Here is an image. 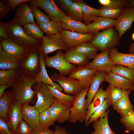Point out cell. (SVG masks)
I'll use <instances>...</instances> for the list:
<instances>
[{"label": "cell", "mask_w": 134, "mask_h": 134, "mask_svg": "<svg viewBox=\"0 0 134 134\" xmlns=\"http://www.w3.org/2000/svg\"><path fill=\"white\" fill-rule=\"evenodd\" d=\"M5 24L9 38L30 52L40 50L42 44L41 39L30 37L25 32L22 26L14 22L12 20L5 23Z\"/></svg>", "instance_id": "obj_1"}, {"label": "cell", "mask_w": 134, "mask_h": 134, "mask_svg": "<svg viewBox=\"0 0 134 134\" xmlns=\"http://www.w3.org/2000/svg\"><path fill=\"white\" fill-rule=\"evenodd\" d=\"M36 82L35 78L22 74L11 87L15 100L22 104H29L33 102L36 96L32 87Z\"/></svg>", "instance_id": "obj_2"}, {"label": "cell", "mask_w": 134, "mask_h": 134, "mask_svg": "<svg viewBox=\"0 0 134 134\" xmlns=\"http://www.w3.org/2000/svg\"><path fill=\"white\" fill-rule=\"evenodd\" d=\"M89 88L83 89L76 95L72 107L70 108L68 121L72 123L77 122L82 123L85 122L87 109L86 107V97Z\"/></svg>", "instance_id": "obj_3"}, {"label": "cell", "mask_w": 134, "mask_h": 134, "mask_svg": "<svg viewBox=\"0 0 134 134\" xmlns=\"http://www.w3.org/2000/svg\"><path fill=\"white\" fill-rule=\"evenodd\" d=\"M32 88L35 91L37 97L34 106L40 113L48 109L56 100L46 84L42 82H36Z\"/></svg>", "instance_id": "obj_4"}, {"label": "cell", "mask_w": 134, "mask_h": 134, "mask_svg": "<svg viewBox=\"0 0 134 134\" xmlns=\"http://www.w3.org/2000/svg\"><path fill=\"white\" fill-rule=\"evenodd\" d=\"M42 44L40 49L44 59L48 54L57 50L67 51L68 47L63 41L60 34H46L42 39Z\"/></svg>", "instance_id": "obj_5"}, {"label": "cell", "mask_w": 134, "mask_h": 134, "mask_svg": "<svg viewBox=\"0 0 134 134\" xmlns=\"http://www.w3.org/2000/svg\"><path fill=\"white\" fill-rule=\"evenodd\" d=\"M91 43L102 52L110 49L117 45V36L113 28L111 27L97 33Z\"/></svg>", "instance_id": "obj_6"}, {"label": "cell", "mask_w": 134, "mask_h": 134, "mask_svg": "<svg viewBox=\"0 0 134 134\" xmlns=\"http://www.w3.org/2000/svg\"><path fill=\"white\" fill-rule=\"evenodd\" d=\"M40 50L31 52L21 62L20 68L22 74L28 77H36L40 70Z\"/></svg>", "instance_id": "obj_7"}, {"label": "cell", "mask_w": 134, "mask_h": 134, "mask_svg": "<svg viewBox=\"0 0 134 134\" xmlns=\"http://www.w3.org/2000/svg\"><path fill=\"white\" fill-rule=\"evenodd\" d=\"M44 61L46 66L57 69L60 74L64 75L70 73L76 67L66 60L64 54L61 50L54 55L45 59Z\"/></svg>", "instance_id": "obj_8"}, {"label": "cell", "mask_w": 134, "mask_h": 134, "mask_svg": "<svg viewBox=\"0 0 134 134\" xmlns=\"http://www.w3.org/2000/svg\"><path fill=\"white\" fill-rule=\"evenodd\" d=\"M41 8L47 14L51 20L61 22L66 16L53 0H30L28 2Z\"/></svg>", "instance_id": "obj_9"}, {"label": "cell", "mask_w": 134, "mask_h": 134, "mask_svg": "<svg viewBox=\"0 0 134 134\" xmlns=\"http://www.w3.org/2000/svg\"><path fill=\"white\" fill-rule=\"evenodd\" d=\"M110 49L96 54L93 60L86 66L88 68L106 73L112 72L116 65L111 60L109 55Z\"/></svg>", "instance_id": "obj_10"}, {"label": "cell", "mask_w": 134, "mask_h": 134, "mask_svg": "<svg viewBox=\"0 0 134 134\" xmlns=\"http://www.w3.org/2000/svg\"><path fill=\"white\" fill-rule=\"evenodd\" d=\"M51 78L53 81L58 82L64 93L68 95L75 96L83 89L77 80L66 77L59 73H54Z\"/></svg>", "instance_id": "obj_11"}, {"label": "cell", "mask_w": 134, "mask_h": 134, "mask_svg": "<svg viewBox=\"0 0 134 134\" xmlns=\"http://www.w3.org/2000/svg\"><path fill=\"white\" fill-rule=\"evenodd\" d=\"M3 51L8 55L19 61H23L31 52L24 47L8 38L2 39L0 38Z\"/></svg>", "instance_id": "obj_12"}, {"label": "cell", "mask_w": 134, "mask_h": 134, "mask_svg": "<svg viewBox=\"0 0 134 134\" xmlns=\"http://www.w3.org/2000/svg\"><path fill=\"white\" fill-rule=\"evenodd\" d=\"M97 71L86 66H78L70 73L69 77L77 80L83 89L89 88Z\"/></svg>", "instance_id": "obj_13"}, {"label": "cell", "mask_w": 134, "mask_h": 134, "mask_svg": "<svg viewBox=\"0 0 134 134\" xmlns=\"http://www.w3.org/2000/svg\"><path fill=\"white\" fill-rule=\"evenodd\" d=\"M60 34L65 42L69 47H74L84 42L91 41L95 36L68 30H62Z\"/></svg>", "instance_id": "obj_14"}, {"label": "cell", "mask_w": 134, "mask_h": 134, "mask_svg": "<svg viewBox=\"0 0 134 134\" xmlns=\"http://www.w3.org/2000/svg\"><path fill=\"white\" fill-rule=\"evenodd\" d=\"M134 21V9L128 6L116 20L115 26L120 37L131 28Z\"/></svg>", "instance_id": "obj_15"}, {"label": "cell", "mask_w": 134, "mask_h": 134, "mask_svg": "<svg viewBox=\"0 0 134 134\" xmlns=\"http://www.w3.org/2000/svg\"><path fill=\"white\" fill-rule=\"evenodd\" d=\"M28 3H23L18 6L15 10V16L12 20L20 26L26 24L35 23L34 18Z\"/></svg>", "instance_id": "obj_16"}, {"label": "cell", "mask_w": 134, "mask_h": 134, "mask_svg": "<svg viewBox=\"0 0 134 134\" xmlns=\"http://www.w3.org/2000/svg\"><path fill=\"white\" fill-rule=\"evenodd\" d=\"M70 108L56 100L48 109L53 121L62 123L68 121Z\"/></svg>", "instance_id": "obj_17"}, {"label": "cell", "mask_w": 134, "mask_h": 134, "mask_svg": "<svg viewBox=\"0 0 134 134\" xmlns=\"http://www.w3.org/2000/svg\"><path fill=\"white\" fill-rule=\"evenodd\" d=\"M104 81L115 87L127 91H134V82L112 72L106 73Z\"/></svg>", "instance_id": "obj_18"}, {"label": "cell", "mask_w": 134, "mask_h": 134, "mask_svg": "<svg viewBox=\"0 0 134 134\" xmlns=\"http://www.w3.org/2000/svg\"><path fill=\"white\" fill-rule=\"evenodd\" d=\"M21 105L20 102L15 100L9 110L7 123L10 131L14 134H16L18 125L23 119Z\"/></svg>", "instance_id": "obj_19"}, {"label": "cell", "mask_w": 134, "mask_h": 134, "mask_svg": "<svg viewBox=\"0 0 134 134\" xmlns=\"http://www.w3.org/2000/svg\"><path fill=\"white\" fill-rule=\"evenodd\" d=\"M109 55L111 61L116 65L134 69V53H122L113 48L110 49Z\"/></svg>", "instance_id": "obj_20"}, {"label": "cell", "mask_w": 134, "mask_h": 134, "mask_svg": "<svg viewBox=\"0 0 134 134\" xmlns=\"http://www.w3.org/2000/svg\"><path fill=\"white\" fill-rule=\"evenodd\" d=\"M21 110L23 120L33 129L40 124V113L34 106L28 104H22Z\"/></svg>", "instance_id": "obj_21"}, {"label": "cell", "mask_w": 134, "mask_h": 134, "mask_svg": "<svg viewBox=\"0 0 134 134\" xmlns=\"http://www.w3.org/2000/svg\"><path fill=\"white\" fill-rule=\"evenodd\" d=\"M106 73L104 71H97L95 74L86 96L85 106L87 109L98 91L101 84L104 81Z\"/></svg>", "instance_id": "obj_22"}, {"label": "cell", "mask_w": 134, "mask_h": 134, "mask_svg": "<svg viewBox=\"0 0 134 134\" xmlns=\"http://www.w3.org/2000/svg\"><path fill=\"white\" fill-rule=\"evenodd\" d=\"M15 100L14 94L11 90L5 92L0 98V118L7 122L9 109Z\"/></svg>", "instance_id": "obj_23"}, {"label": "cell", "mask_w": 134, "mask_h": 134, "mask_svg": "<svg viewBox=\"0 0 134 134\" xmlns=\"http://www.w3.org/2000/svg\"><path fill=\"white\" fill-rule=\"evenodd\" d=\"M115 22L116 20L113 18L99 17L87 25L88 33L96 34L100 30L115 25Z\"/></svg>", "instance_id": "obj_24"}, {"label": "cell", "mask_w": 134, "mask_h": 134, "mask_svg": "<svg viewBox=\"0 0 134 134\" xmlns=\"http://www.w3.org/2000/svg\"><path fill=\"white\" fill-rule=\"evenodd\" d=\"M109 110H107L105 115L92 123L94 130L90 134H116V132L110 128L108 121Z\"/></svg>", "instance_id": "obj_25"}, {"label": "cell", "mask_w": 134, "mask_h": 134, "mask_svg": "<svg viewBox=\"0 0 134 134\" xmlns=\"http://www.w3.org/2000/svg\"><path fill=\"white\" fill-rule=\"evenodd\" d=\"M107 94L102 85L87 108V116L85 122L86 124L93 114L102 105L106 99Z\"/></svg>", "instance_id": "obj_26"}, {"label": "cell", "mask_w": 134, "mask_h": 134, "mask_svg": "<svg viewBox=\"0 0 134 134\" xmlns=\"http://www.w3.org/2000/svg\"><path fill=\"white\" fill-rule=\"evenodd\" d=\"M62 30H69L83 34H87V25L80 21L75 20L66 16L61 21Z\"/></svg>", "instance_id": "obj_27"}, {"label": "cell", "mask_w": 134, "mask_h": 134, "mask_svg": "<svg viewBox=\"0 0 134 134\" xmlns=\"http://www.w3.org/2000/svg\"><path fill=\"white\" fill-rule=\"evenodd\" d=\"M40 71L35 78L37 82H41L51 86L61 91L63 89L58 84L54 82L48 75L46 68L44 59L40 52L39 57Z\"/></svg>", "instance_id": "obj_28"}, {"label": "cell", "mask_w": 134, "mask_h": 134, "mask_svg": "<svg viewBox=\"0 0 134 134\" xmlns=\"http://www.w3.org/2000/svg\"><path fill=\"white\" fill-rule=\"evenodd\" d=\"M65 59L69 63L78 66H86L88 63V59L85 56L76 51L73 47L64 54Z\"/></svg>", "instance_id": "obj_29"}, {"label": "cell", "mask_w": 134, "mask_h": 134, "mask_svg": "<svg viewBox=\"0 0 134 134\" xmlns=\"http://www.w3.org/2000/svg\"><path fill=\"white\" fill-rule=\"evenodd\" d=\"M22 73L20 69L12 70H0V85L12 86L18 80Z\"/></svg>", "instance_id": "obj_30"}, {"label": "cell", "mask_w": 134, "mask_h": 134, "mask_svg": "<svg viewBox=\"0 0 134 134\" xmlns=\"http://www.w3.org/2000/svg\"><path fill=\"white\" fill-rule=\"evenodd\" d=\"M75 1L81 8L83 13L82 20L85 24H90L100 16L99 9L90 6L82 0Z\"/></svg>", "instance_id": "obj_31"}, {"label": "cell", "mask_w": 134, "mask_h": 134, "mask_svg": "<svg viewBox=\"0 0 134 134\" xmlns=\"http://www.w3.org/2000/svg\"><path fill=\"white\" fill-rule=\"evenodd\" d=\"M20 62L5 53L3 50L0 51V69L12 70L20 69Z\"/></svg>", "instance_id": "obj_32"}, {"label": "cell", "mask_w": 134, "mask_h": 134, "mask_svg": "<svg viewBox=\"0 0 134 134\" xmlns=\"http://www.w3.org/2000/svg\"><path fill=\"white\" fill-rule=\"evenodd\" d=\"M105 90L107 94L106 99L110 105L112 106L124 97L130 95L132 92L115 87L109 84Z\"/></svg>", "instance_id": "obj_33"}, {"label": "cell", "mask_w": 134, "mask_h": 134, "mask_svg": "<svg viewBox=\"0 0 134 134\" xmlns=\"http://www.w3.org/2000/svg\"><path fill=\"white\" fill-rule=\"evenodd\" d=\"M128 95L115 103L112 106L114 109L121 116L130 114L134 111L133 106L131 102Z\"/></svg>", "instance_id": "obj_34"}, {"label": "cell", "mask_w": 134, "mask_h": 134, "mask_svg": "<svg viewBox=\"0 0 134 134\" xmlns=\"http://www.w3.org/2000/svg\"><path fill=\"white\" fill-rule=\"evenodd\" d=\"M46 85L52 95L57 100L69 108L72 107L75 96L65 94L51 86Z\"/></svg>", "instance_id": "obj_35"}, {"label": "cell", "mask_w": 134, "mask_h": 134, "mask_svg": "<svg viewBox=\"0 0 134 134\" xmlns=\"http://www.w3.org/2000/svg\"><path fill=\"white\" fill-rule=\"evenodd\" d=\"M73 48L76 51L85 56L88 59H93L98 50L91 42H82Z\"/></svg>", "instance_id": "obj_36"}, {"label": "cell", "mask_w": 134, "mask_h": 134, "mask_svg": "<svg viewBox=\"0 0 134 134\" xmlns=\"http://www.w3.org/2000/svg\"><path fill=\"white\" fill-rule=\"evenodd\" d=\"M37 24L43 32L47 34H60L62 30L61 22L50 20L46 22L40 23Z\"/></svg>", "instance_id": "obj_37"}, {"label": "cell", "mask_w": 134, "mask_h": 134, "mask_svg": "<svg viewBox=\"0 0 134 134\" xmlns=\"http://www.w3.org/2000/svg\"><path fill=\"white\" fill-rule=\"evenodd\" d=\"M99 9L101 17L114 19L118 17L125 9L123 6H103Z\"/></svg>", "instance_id": "obj_38"}, {"label": "cell", "mask_w": 134, "mask_h": 134, "mask_svg": "<svg viewBox=\"0 0 134 134\" xmlns=\"http://www.w3.org/2000/svg\"><path fill=\"white\" fill-rule=\"evenodd\" d=\"M23 28L25 32L33 38L42 39L44 36L43 31L38 25L35 23L26 24Z\"/></svg>", "instance_id": "obj_39"}, {"label": "cell", "mask_w": 134, "mask_h": 134, "mask_svg": "<svg viewBox=\"0 0 134 134\" xmlns=\"http://www.w3.org/2000/svg\"><path fill=\"white\" fill-rule=\"evenodd\" d=\"M110 106L108 100L106 99L102 105L90 117L85 125L88 127L94 121L104 117L106 114L107 109Z\"/></svg>", "instance_id": "obj_40"}, {"label": "cell", "mask_w": 134, "mask_h": 134, "mask_svg": "<svg viewBox=\"0 0 134 134\" xmlns=\"http://www.w3.org/2000/svg\"><path fill=\"white\" fill-rule=\"evenodd\" d=\"M112 72L119 75L134 83V69L116 65Z\"/></svg>", "instance_id": "obj_41"}, {"label": "cell", "mask_w": 134, "mask_h": 134, "mask_svg": "<svg viewBox=\"0 0 134 134\" xmlns=\"http://www.w3.org/2000/svg\"><path fill=\"white\" fill-rule=\"evenodd\" d=\"M66 14L67 16L77 21L81 22L83 19V13L81 8L79 4L75 2Z\"/></svg>", "instance_id": "obj_42"}, {"label": "cell", "mask_w": 134, "mask_h": 134, "mask_svg": "<svg viewBox=\"0 0 134 134\" xmlns=\"http://www.w3.org/2000/svg\"><path fill=\"white\" fill-rule=\"evenodd\" d=\"M29 6L37 24L50 20L48 16L42 12L38 7L32 4H30Z\"/></svg>", "instance_id": "obj_43"}, {"label": "cell", "mask_w": 134, "mask_h": 134, "mask_svg": "<svg viewBox=\"0 0 134 134\" xmlns=\"http://www.w3.org/2000/svg\"><path fill=\"white\" fill-rule=\"evenodd\" d=\"M120 121L125 128V133H128L132 131L134 132V111L130 114L122 116Z\"/></svg>", "instance_id": "obj_44"}, {"label": "cell", "mask_w": 134, "mask_h": 134, "mask_svg": "<svg viewBox=\"0 0 134 134\" xmlns=\"http://www.w3.org/2000/svg\"><path fill=\"white\" fill-rule=\"evenodd\" d=\"M39 120L42 126L48 128L50 126L54 125L55 123L52 119L48 108L40 113Z\"/></svg>", "instance_id": "obj_45"}, {"label": "cell", "mask_w": 134, "mask_h": 134, "mask_svg": "<svg viewBox=\"0 0 134 134\" xmlns=\"http://www.w3.org/2000/svg\"><path fill=\"white\" fill-rule=\"evenodd\" d=\"M33 129L23 119L18 125L16 134H32Z\"/></svg>", "instance_id": "obj_46"}, {"label": "cell", "mask_w": 134, "mask_h": 134, "mask_svg": "<svg viewBox=\"0 0 134 134\" xmlns=\"http://www.w3.org/2000/svg\"><path fill=\"white\" fill-rule=\"evenodd\" d=\"M11 10L7 0H0V19L7 16Z\"/></svg>", "instance_id": "obj_47"}, {"label": "cell", "mask_w": 134, "mask_h": 134, "mask_svg": "<svg viewBox=\"0 0 134 134\" xmlns=\"http://www.w3.org/2000/svg\"><path fill=\"white\" fill-rule=\"evenodd\" d=\"M56 1L64 12H67L70 8L74 1L71 0H57Z\"/></svg>", "instance_id": "obj_48"}, {"label": "cell", "mask_w": 134, "mask_h": 134, "mask_svg": "<svg viewBox=\"0 0 134 134\" xmlns=\"http://www.w3.org/2000/svg\"><path fill=\"white\" fill-rule=\"evenodd\" d=\"M54 131L45 127L40 124L33 129L32 134H54Z\"/></svg>", "instance_id": "obj_49"}, {"label": "cell", "mask_w": 134, "mask_h": 134, "mask_svg": "<svg viewBox=\"0 0 134 134\" xmlns=\"http://www.w3.org/2000/svg\"><path fill=\"white\" fill-rule=\"evenodd\" d=\"M99 1L101 4L105 6H123V3L120 0H99Z\"/></svg>", "instance_id": "obj_50"}, {"label": "cell", "mask_w": 134, "mask_h": 134, "mask_svg": "<svg viewBox=\"0 0 134 134\" xmlns=\"http://www.w3.org/2000/svg\"><path fill=\"white\" fill-rule=\"evenodd\" d=\"M0 134H14L9 129L7 122L0 118Z\"/></svg>", "instance_id": "obj_51"}, {"label": "cell", "mask_w": 134, "mask_h": 134, "mask_svg": "<svg viewBox=\"0 0 134 134\" xmlns=\"http://www.w3.org/2000/svg\"><path fill=\"white\" fill-rule=\"evenodd\" d=\"M30 0H7L11 10L13 11L20 4L24 2H28Z\"/></svg>", "instance_id": "obj_52"}, {"label": "cell", "mask_w": 134, "mask_h": 134, "mask_svg": "<svg viewBox=\"0 0 134 134\" xmlns=\"http://www.w3.org/2000/svg\"><path fill=\"white\" fill-rule=\"evenodd\" d=\"M0 36L1 39L9 38L7 34V30L5 23L0 21Z\"/></svg>", "instance_id": "obj_53"}, {"label": "cell", "mask_w": 134, "mask_h": 134, "mask_svg": "<svg viewBox=\"0 0 134 134\" xmlns=\"http://www.w3.org/2000/svg\"><path fill=\"white\" fill-rule=\"evenodd\" d=\"M54 134H72L68 132L65 128L58 126H56L55 127Z\"/></svg>", "instance_id": "obj_54"}, {"label": "cell", "mask_w": 134, "mask_h": 134, "mask_svg": "<svg viewBox=\"0 0 134 134\" xmlns=\"http://www.w3.org/2000/svg\"><path fill=\"white\" fill-rule=\"evenodd\" d=\"M11 87V86L7 85H0V98L3 95L4 93V91L7 88Z\"/></svg>", "instance_id": "obj_55"}, {"label": "cell", "mask_w": 134, "mask_h": 134, "mask_svg": "<svg viewBox=\"0 0 134 134\" xmlns=\"http://www.w3.org/2000/svg\"><path fill=\"white\" fill-rule=\"evenodd\" d=\"M129 51L130 53H134V42L131 43L130 45Z\"/></svg>", "instance_id": "obj_56"}, {"label": "cell", "mask_w": 134, "mask_h": 134, "mask_svg": "<svg viewBox=\"0 0 134 134\" xmlns=\"http://www.w3.org/2000/svg\"><path fill=\"white\" fill-rule=\"evenodd\" d=\"M128 6H130L134 9V0L129 1Z\"/></svg>", "instance_id": "obj_57"}, {"label": "cell", "mask_w": 134, "mask_h": 134, "mask_svg": "<svg viewBox=\"0 0 134 134\" xmlns=\"http://www.w3.org/2000/svg\"><path fill=\"white\" fill-rule=\"evenodd\" d=\"M132 38L133 40H134V33H133L132 35Z\"/></svg>", "instance_id": "obj_58"}]
</instances>
